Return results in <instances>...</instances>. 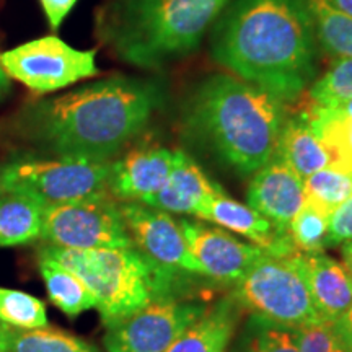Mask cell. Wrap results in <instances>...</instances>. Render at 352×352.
<instances>
[{"mask_svg": "<svg viewBox=\"0 0 352 352\" xmlns=\"http://www.w3.org/2000/svg\"><path fill=\"white\" fill-rule=\"evenodd\" d=\"M164 101L160 82L114 76L26 103L13 129L57 158L111 162L147 127Z\"/></svg>", "mask_w": 352, "mask_h": 352, "instance_id": "cell-1", "label": "cell"}, {"mask_svg": "<svg viewBox=\"0 0 352 352\" xmlns=\"http://www.w3.org/2000/svg\"><path fill=\"white\" fill-rule=\"evenodd\" d=\"M210 54L241 80L284 103L308 90L318 39L307 0H235L215 21Z\"/></svg>", "mask_w": 352, "mask_h": 352, "instance_id": "cell-2", "label": "cell"}, {"mask_svg": "<svg viewBox=\"0 0 352 352\" xmlns=\"http://www.w3.org/2000/svg\"><path fill=\"white\" fill-rule=\"evenodd\" d=\"M287 108L270 91L232 74L199 82L186 101L184 124L220 160L253 175L277 153Z\"/></svg>", "mask_w": 352, "mask_h": 352, "instance_id": "cell-3", "label": "cell"}, {"mask_svg": "<svg viewBox=\"0 0 352 352\" xmlns=\"http://www.w3.org/2000/svg\"><path fill=\"white\" fill-rule=\"evenodd\" d=\"M232 0H108L98 34L118 59L158 69L195 52Z\"/></svg>", "mask_w": 352, "mask_h": 352, "instance_id": "cell-4", "label": "cell"}, {"mask_svg": "<svg viewBox=\"0 0 352 352\" xmlns=\"http://www.w3.org/2000/svg\"><path fill=\"white\" fill-rule=\"evenodd\" d=\"M38 254L67 267L85 284L104 327L155 298L178 296V277L155 270L135 248L65 250L43 245Z\"/></svg>", "mask_w": 352, "mask_h": 352, "instance_id": "cell-5", "label": "cell"}, {"mask_svg": "<svg viewBox=\"0 0 352 352\" xmlns=\"http://www.w3.org/2000/svg\"><path fill=\"white\" fill-rule=\"evenodd\" d=\"M230 294L250 315L279 327L303 329L323 321L294 253L279 256L266 252L239 283L233 284Z\"/></svg>", "mask_w": 352, "mask_h": 352, "instance_id": "cell-6", "label": "cell"}, {"mask_svg": "<svg viewBox=\"0 0 352 352\" xmlns=\"http://www.w3.org/2000/svg\"><path fill=\"white\" fill-rule=\"evenodd\" d=\"M111 162L72 158H20L0 171L2 191L25 192L44 206L85 199L109 192Z\"/></svg>", "mask_w": 352, "mask_h": 352, "instance_id": "cell-7", "label": "cell"}, {"mask_svg": "<svg viewBox=\"0 0 352 352\" xmlns=\"http://www.w3.org/2000/svg\"><path fill=\"white\" fill-rule=\"evenodd\" d=\"M41 240L65 250L134 248L120 201L109 192L46 206Z\"/></svg>", "mask_w": 352, "mask_h": 352, "instance_id": "cell-8", "label": "cell"}, {"mask_svg": "<svg viewBox=\"0 0 352 352\" xmlns=\"http://www.w3.org/2000/svg\"><path fill=\"white\" fill-rule=\"evenodd\" d=\"M0 67L8 78L38 95L63 90L100 72L96 51L77 50L54 34L0 52Z\"/></svg>", "mask_w": 352, "mask_h": 352, "instance_id": "cell-9", "label": "cell"}, {"mask_svg": "<svg viewBox=\"0 0 352 352\" xmlns=\"http://www.w3.org/2000/svg\"><path fill=\"white\" fill-rule=\"evenodd\" d=\"M208 303L162 297L107 327L108 352H165L208 310Z\"/></svg>", "mask_w": 352, "mask_h": 352, "instance_id": "cell-10", "label": "cell"}, {"mask_svg": "<svg viewBox=\"0 0 352 352\" xmlns=\"http://www.w3.org/2000/svg\"><path fill=\"white\" fill-rule=\"evenodd\" d=\"M120 208L132 245L155 270L175 277L178 272L202 276L178 220L170 212L140 202H120Z\"/></svg>", "mask_w": 352, "mask_h": 352, "instance_id": "cell-11", "label": "cell"}, {"mask_svg": "<svg viewBox=\"0 0 352 352\" xmlns=\"http://www.w3.org/2000/svg\"><path fill=\"white\" fill-rule=\"evenodd\" d=\"M178 223L201 274L212 280L236 284L266 253V250L235 239L222 228L186 219L178 220Z\"/></svg>", "mask_w": 352, "mask_h": 352, "instance_id": "cell-12", "label": "cell"}, {"mask_svg": "<svg viewBox=\"0 0 352 352\" xmlns=\"http://www.w3.org/2000/svg\"><path fill=\"white\" fill-rule=\"evenodd\" d=\"M246 202L274 223L277 230L289 233L290 222L305 202V183L276 153L253 173Z\"/></svg>", "mask_w": 352, "mask_h": 352, "instance_id": "cell-13", "label": "cell"}, {"mask_svg": "<svg viewBox=\"0 0 352 352\" xmlns=\"http://www.w3.org/2000/svg\"><path fill=\"white\" fill-rule=\"evenodd\" d=\"M175 151L148 145L111 162L108 189L120 202H140L148 206L168 182Z\"/></svg>", "mask_w": 352, "mask_h": 352, "instance_id": "cell-14", "label": "cell"}, {"mask_svg": "<svg viewBox=\"0 0 352 352\" xmlns=\"http://www.w3.org/2000/svg\"><path fill=\"white\" fill-rule=\"evenodd\" d=\"M298 270L305 277L311 300L323 321L338 323L352 308V279L344 264L324 252L294 253Z\"/></svg>", "mask_w": 352, "mask_h": 352, "instance_id": "cell-15", "label": "cell"}, {"mask_svg": "<svg viewBox=\"0 0 352 352\" xmlns=\"http://www.w3.org/2000/svg\"><path fill=\"white\" fill-rule=\"evenodd\" d=\"M196 217L206 222L217 223L228 232L239 233L245 239L252 240L253 245L272 254L287 256L297 252L289 233L279 232L274 223L270 222L264 215L256 212L248 204L233 201L223 191L215 195Z\"/></svg>", "mask_w": 352, "mask_h": 352, "instance_id": "cell-16", "label": "cell"}, {"mask_svg": "<svg viewBox=\"0 0 352 352\" xmlns=\"http://www.w3.org/2000/svg\"><path fill=\"white\" fill-rule=\"evenodd\" d=\"M222 188L208 178L199 165L183 151H175L168 182L148 206L173 214L196 215Z\"/></svg>", "mask_w": 352, "mask_h": 352, "instance_id": "cell-17", "label": "cell"}, {"mask_svg": "<svg viewBox=\"0 0 352 352\" xmlns=\"http://www.w3.org/2000/svg\"><path fill=\"white\" fill-rule=\"evenodd\" d=\"M245 308L227 296L209 305L208 310L165 352H227L243 320Z\"/></svg>", "mask_w": 352, "mask_h": 352, "instance_id": "cell-18", "label": "cell"}, {"mask_svg": "<svg viewBox=\"0 0 352 352\" xmlns=\"http://www.w3.org/2000/svg\"><path fill=\"white\" fill-rule=\"evenodd\" d=\"M277 155L305 182L310 175L333 164L327 145L302 113L287 116L280 132Z\"/></svg>", "mask_w": 352, "mask_h": 352, "instance_id": "cell-19", "label": "cell"}, {"mask_svg": "<svg viewBox=\"0 0 352 352\" xmlns=\"http://www.w3.org/2000/svg\"><path fill=\"white\" fill-rule=\"evenodd\" d=\"M0 192V248L26 245L41 239L46 206L25 192Z\"/></svg>", "mask_w": 352, "mask_h": 352, "instance_id": "cell-20", "label": "cell"}, {"mask_svg": "<svg viewBox=\"0 0 352 352\" xmlns=\"http://www.w3.org/2000/svg\"><path fill=\"white\" fill-rule=\"evenodd\" d=\"M38 266L50 300L70 318L95 308V298L78 277L59 263L38 254Z\"/></svg>", "mask_w": 352, "mask_h": 352, "instance_id": "cell-21", "label": "cell"}, {"mask_svg": "<svg viewBox=\"0 0 352 352\" xmlns=\"http://www.w3.org/2000/svg\"><path fill=\"white\" fill-rule=\"evenodd\" d=\"M300 329L279 327L250 315L240 323L227 352H298Z\"/></svg>", "mask_w": 352, "mask_h": 352, "instance_id": "cell-22", "label": "cell"}, {"mask_svg": "<svg viewBox=\"0 0 352 352\" xmlns=\"http://www.w3.org/2000/svg\"><path fill=\"white\" fill-rule=\"evenodd\" d=\"M0 352H98L60 329H16L0 323Z\"/></svg>", "mask_w": 352, "mask_h": 352, "instance_id": "cell-23", "label": "cell"}, {"mask_svg": "<svg viewBox=\"0 0 352 352\" xmlns=\"http://www.w3.org/2000/svg\"><path fill=\"white\" fill-rule=\"evenodd\" d=\"M300 113L327 145L333 160L331 165L352 175V118L307 107Z\"/></svg>", "mask_w": 352, "mask_h": 352, "instance_id": "cell-24", "label": "cell"}, {"mask_svg": "<svg viewBox=\"0 0 352 352\" xmlns=\"http://www.w3.org/2000/svg\"><path fill=\"white\" fill-rule=\"evenodd\" d=\"M314 16L318 46L328 54L352 59V16L338 10L328 0H307Z\"/></svg>", "mask_w": 352, "mask_h": 352, "instance_id": "cell-25", "label": "cell"}, {"mask_svg": "<svg viewBox=\"0 0 352 352\" xmlns=\"http://www.w3.org/2000/svg\"><path fill=\"white\" fill-rule=\"evenodd\" d=\"M307 108H334L352 100V59L336 57L320 78L308 87Z\"/></svg>", "mask_w": 352, "mask_h": 352, "instance_id": "cell-26", "label": "cell"}, {"mask_svg": "<svg viewBox=\"0 0 352 352\" xmlns=\"http://www.w3.org/2000/svg\"><path fill=\"white\" fill-rule=\"evenodd\" d=\"M305 201L331 214L352 196V175L329 165L305 179Z\"/></svg>", "mask_w": 352, "mask_h": 352, "instance_id": "cell-27", "label": "cell"}, {"mask_svg": "<svg viewBox=\"0 0 352 352\" xmlns=\"http://www.w3.org/2000/svg\"><path fill=\"white\" fill-rule=\"evenodd\" d=\"M0 323L16 329L47 327L46 305L23 290L0 287Z\"/></svg>", "mask_w": 352, "mask_h": 352, "instance_id": "cell-28", "label": "cell"}, {"mask_svg": "<svg viewBox=\"0 0 352 352\" xmlns=\"http://www.w3.org/2000/svg\"><path fill=\"white\" fill-rule=\"evenodd\" d=\"M329 214L305 201L289 226V235L297 252L321 253L328 248Z\"/></svg>", "mask_w": 352, "mask_h": 352, "instance_id": "cell-29", "label": "cell"}, {"mask_svg": "<svg viewBox=\"0 0 352 352\" xmlns=\"http://www.w3.org/2000/svg\"><path fill=\"white\" fill-rule=\"evenodd\" d=\"M336 341V323L320 321V323L300 329L298 352H331Z\"/></svg>", "mask_w": 352, "mask_h": 352, "instance_id": "cell-30", "label": "cell"}, {"mask_svg": "<svg viewBox=\"0 0 352 352\" xmlns=\"http://www.w3.org/2000/svg\"><path fill=\"white\" fill-rule=\"evenodd\" d=\"M352 241V196L329 214L328 248Z\"/></svg>", "mask_w": 352, "mask_h": 352, "instance_id": "cell-31", "label": "cell"}, {"mask_svg": "<svg viewBox=\"0 0 352 352\" xmlns=\"http://www.w3.org/2000/svg\"><path fill=\"white\" fill-rule=\"evenodd\" d=\"M78 0H39L51 30H57L72 12Z\"/></svg>", "mask_w": 352, "mask_h": 352, "instance_id": "cell-32", "label": "cell"}, {"mask_svg": "<svg viewBox=\"0 0 352 352\" xmlns=\"http://www.w3.org/2000/svg\"><path fill=\"white\" fill-rule=\"evenodd\" d=\"M336 333L340 338H346L349 336V334H352V308L344 318L336 323Z\"/></svg>", "mask_w": 352, "mask_h": 352, "instance_id": "cell-33", "label": "cell"}, {"mask_svg": "<svg viewBox=\"0 0 352 352\" xmlns=\"http://www.w3.org/2000/svg\"><path fill=\"white\" fill-rule=\"evenodd\" d=\"M320 109V108H315ZM324 111L334 113V114H340V116H346V118H352V100L346 101V103L340 104V107H334V108H327Z\"/></svg>", "mask_w": 352, "mask_h": 352, "instance_id": "cell-34", "label": "cell"}, {"mask_svg": "<svg viewBox=\"0 0 352 352\" xmlns=\"http://www.w3.org/2000/svg\"><path fill=\"white\" fill-rule=\"evenodd\" d=\"M342 259H344V267L346 271L349 272L352 279V241H347V243L342 245Z\"/></svg>", "mask_w": 352, "mask_h": 352, "instance_id": "cell-35", "label": "cell"}, {"mask_svg": "<svg viewBox=\"0 0 352 352\" xmlns=\"http://www.w3.org/2000/svg\"><path fill=\"white\" fill-rule=\"evenodd\" d=\"M10 91V78L6 76L2 67H0V101H2Z\"/></svg>", "mask_w": 352, "mask_h": 352, "instance_id": "cell-36", "label": "cell"}, {"mask_svg": "<svg viewBox=\"0 0 352 352\" xmlns=\"http://www.w3.org/2000/svg\"><path fill=\"white\" fill-rule=\"evenodd\" d=\"M333 7H336L338 10L344 12L346 15L352 16V0H328Z\"/></svg>", "mask_w": 352, "mask_h": 352, "instance_id": "cell-37", "label": "cell"}, {"mask_svg": "<svg viewBox=\"0 0 352 352\" xmlns=\"http://www.w3.org/2000/svg\"><path fill=\"white\" fill-rule=\"evenodd\" d=\"M331 352H349V351H347V347L344 346V342H342V341L340 340V338H338L336 344H334Z\"/></svg>", "mask_w": 352, "mask_h": 352, "instance_id": "cell-38", "label": "cell"}, {"mask_svg": "<svg viewBox=\"0 0 352 352\" xmlns=\"http://www.w3.org/2000/svg\"><path fill=\"white\" fill-rule=\"evenodd\" d=\"M338 338H340V336H338ZM340 340L344 342V346L347 347V351L352 352V334H349V336H346V338H340Z\"/></svg>", "mask_w": 352, "mask_h": 352, "instance_id": "cell-39", "label": "cell"}, {"mask_svg": "<svg viewBox=\"0 0 352 352\" xmlns=\"http://www.w3.org/2000/svg\"><path fill=\"white\" fill-rule=\"evenodd\" d=\"M0 191H2V189H0Z\"/></svg>", "mask_w": 352, "mask_h": 352, "instance_id": "cell-40", "label": "cell"}]
</instances>
